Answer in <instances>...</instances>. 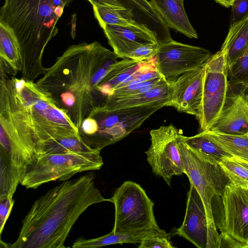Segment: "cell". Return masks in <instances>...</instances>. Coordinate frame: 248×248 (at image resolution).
<instances>
[{
    "label": "cell",
    "mask_w": 248,
    "mask_h": 248,
    "mask_svg": "<svg viewBox=\"0 0 248 248\" xmlns=\"http://www.w3.org/2000/svg\"><path fill=\"white\" fill-rule=\"evenodd\" d=\"M233 157L248 161V136L246 135H229L204 131Z\"/></svg>",
    "instance_id": "cell-25"
},
{
    "label": "cell",
    "mask_w": 248,
    "mask_h": 248,
    "mask_svg": "<svg viewBox=\"0 0 248 248\" xmlns=\"http://www.w3.org/2000/svg\"><path fill=\"white\" fill-rule=\"evenodd\" d=\"M14 204L13 197L8 195H0V233L2 232L5 223Z\"/></svg>",
    "instance_id": "cell-32"
},
{
    "label": "cell",
    "mask_w": 248,
    "mask_h": 248,
    "mask_svg": "<svg viewBox=\"0 0 248 248\" xmlns=\"http://www.w3.org/2000/svg\"><path fill=\"white\" fill-rule=\"evenodd\" d=\"M229 88H248V45L242 55L228 68Z\"/></svg>",
    "instance_id": "cell-27"
},
{
    "label": "cell",
    "mask_w": 248,
    "mask_h": 248,
    "mask_svg": "<svg viewBox=\"0 0 248 248\" xmlns=\"http://www.w3.org/2000/svg\"><path fill=\"white\" fill-rule=\"evenodd\" d=\"M217 2L226 7H229L231 6L233 0H215Z\"/></svg>",
    "instance_id": "cell-33"
},
{
    "label": "cell",
    "mask_w": 248,
    "mask_h": 248,
    "mask_svg": "<svg viewBox=\"0 0 248 248\" xmlns=\"http://www.w3.org/2000/svg\"><path fill=\"white\" fill-rule=\"evenodd\" d=\"M0 157L22 173L61 141L81 138L51 95L33 81L0 76Z\"/></svg>",
    "instance_id": "cell-1"
},
{
    "label": "cell",
    "mask_w": 248,
    "mask_h": 248,
    "mask_svg": "<svg viewBox=\"0 0 248 248\" xmlns=\"http://www.w3.org/2000/svg\"><path fill=\"white\" fill-rule=\"evenodd\" d=\"M228 89L226 54L220 49L205 65L202 99L196 117L201 132L209 129L219 117Z\"/></svg>",
    "instance_id": "cell-9"
},
{
    "label": "cell",
    "mask_w": 248,
    "mask_h": 248,
    "mask_svg": "<svg viewBox=\"0 0 248 248\" xmlns=\"http://www.w3.org/2000/svg\"><path fill=\"white\" fill-rule=\"evenodd\" d=\"M0 75L15 77L22 70L20 46L13 31L0 22Z\"/></svg>",
    "instance_id": "cell-20"
},
{
    "label": "cell",
    "mask_w": 248,
    "mask_h": 248,
    "mask_svg": "<svg viewBox=\"0 0 248 248\" xmlns=\"http://www.w3.org/2000/svg\"><path fill=\"white\" fill-rule=\"evenodd\" d=\"M231 7L230 25L248 16V0H233Z\"/></svg>",
    "instance_id": "cell-31"
},
{
    "label": "cell",
    "mask_w": 248,
    "mask_h": 248,
    "mask_svg": "<svg viewBox=\"0 0 248 248\" xmlns=\"http://www.w3.org/2000/svg\"><path fill=\"white\" fill-rule=\"evenodd\" d=\"M205 65L182 75L171 84V95L166 106L197 117L202 99Z\"/></svg>",
    "instance_id": "cell-16"
},
{
    "label": "cell",
    "mask_w": 248,
    "mask_h": 248,
    "mask_svg": "<svg viewBox=\"0 0 248 248\" xmlns=\"http://www.w3.org/2000/svg\"><path fill=\"white\" fill-rule=\"evenodd\" d=\"M115 206L114 233H132L158 228L154 202L137 183L124 182L108 199Z\"/></svg>",
    "instance_id": "cell-8"
},
{
    "label": "cell",
    "mask_w": 248,
    "mask_h": 248,
    "mask_svg": "<svg viewBox=\"0 0 248 248\" xmlns=\"http://www.w3.org/2000/svg\"><path fill=\"white\" fill-rule=\"evenodd\" d=\"M92 172L63 181L34 202L11 248H65L74 224L91 205L108 201L94 183Z\"/></svg>",
    "instance_id": "cell-3"
},
{
    "label": "cell",
    "mask_w": 248,
    "mask_h": 248,
    "mask_svg": "<svg viewBox=\"0 0 248 248\" xmlns=\"http://www.w3.org/2000/svg\"><path fill=\"white\" fill-rule=\"evenodd\" d=\"M103 164L97 150L45 155L26 168L20 184L26 188H36L51 181L68 180L78 173L99 170Z\"/></svg>",
    "instance_id": "cell-5"
},
{
    "label": "cell",
    "mask_w": 248,
    "mask_h": 248,
    "mask_svg": "<svg viewBox=\"0 0 248 248\" xmlns=\"http://www.w3.org/2000/svg\"><path fill=\"white\" fill-rule=\"evenodd\" d=\"M138 247L139 248H174L170 241L169 234L161 229L146 236L140 243Z\"/></svg>",
    "instance_id": "cell-30"
},
{
    "label": "cell",
    "mask_w": 248,
    "mask_h": 248,
    "mask_svg": "<svg viewBox=\"0 0 248 248\" xmlns=\"http://www.w3.org/2000/svg\"><path fill=\"white\" fill-rule=\"evenodd\" d=\"M219 163L231 183L248 187V169L232 157L224 158Z\"/></svg>",
    "instance_id": "cell-28"
},
{
    "label": "cell",
    "mask_w": 248,
    "mask_h": 248,
    "mask_svg": "<svg viewBox=\"0 0 248 248\" xmlns=\"http://www.w3.org/2000/svg\"><path fill=\"white\" fill-rule=\"evenodd\" d=\"M166 82V80L161 77L148 81L119 87L115 89L109 97H121L143 93Z\"/></svg>",
    "instance_id": "cell-29"
},
{
    "label": "cell",
    "mask_w": 248,
    "mask_h": 248,
    "mask_svg": "<svg viewBox=\"0 0 248 248\" xmlns=\"http://www.w3.org/2000/svg\"><path fill=\"white\" fill-rule=\"evenodd\" d=\"M101 28L118 58L143 61L154 58L157 51L155 37L144 27L106 24Z\"/></svg>",
    "instance_id": "cell-13"
},
{
    "label": "cell",
    "mask_w": 248,
    "mask_h": 248,
    "mask_svg": "<svg viewBox=\"0 0 248 248\" xmlns=\"http://www.w3.org/2000/svg\"><path fill=\"white\" fill-rule=\"evenodd\" d=\"M184 140L190 147L213 157L218 162L224 158L232 157L229 153L209 137L204 131H201L191 137L184 136Z\"/></svg>",
    "instance_id": "cell-26"
},
{
    "label": "cell",
    "mask_w": 248,
    "mask_h": 248,
    "mask_svg": "<svg viewBox=\"0 0 248 248\" xmlns=\"http://www.w3.org/2000/svg\"><path fill=\"white\" fill-rule=\"evenodd\" d=\"M178 146L184 173L202 200L210 229L219 233L215 224L212 202L214 197L222 196L226 186L231 182L217 160L190 147L184 141L182 134Z\"/></svg>",
    "instance_id": "cell-6"
},
{
    "label": "cell",
    "mask_w": 248,
    "mask_h": 248,
    "mask_svg": "<svg viewBox=\"0 0 248 248\" xmlns=\"http://www.w3.org/2000/svg\"><path fill=\"white\" fill-rule=\"evenodd\" d=\"M93 8L94 16L101 27L106 24L140 26L136 21L132 12L128 9L108 5H94Z\"/></svg>",
    "instance_id": "cell-24"
},
{
    "label": "cell",
    "mask_w": 248,
    "mask_h": 248,
    "mask_svg": "<svg viewBox=\"0 0 248 248\" xmlns=\"http://www.w3.org/2000/svg\"><path fill=\"white\" fill-rule=\"evenodd\" d=\"M242 89H228L223 109L210 131L229 135L248 132V95Z\"/></svg>",
    "instance_id": "cell-15"
},
{
    "label": "cell",
    "mask_w": 248,
    "mask_h": 248,
    "mask_svg": "<svg viewBox=\"0 0 248 248\" xmlns=\"http://www.w3.org/2000/svg\"><path fill=\"white\" fill-rule=\"evenodd\" d=\"M140 62L123 59L111 66L98 86L106 99L111 95L116 87L137 70Z\"/></svg>",
    "instance_id": "cell-23"
},
{
    "label": "cell",
    "mask_w": 248,
    "mask_h": 248,
    "mask_svg": "<svg viewBox=\"0 0 248 248\" xmlns=\"http://www.w3.org/2000/svg\"><path fill=\"white\" fill-rule=\"evenodd\" d=\"M183 0H150L166 25L190 38H198L185 12Z\"/></svg>",
    "instance_id": "cell-19"
},
{
    "label": "cell",
    "mask_w": 248,
    "mask_h": 248,
    "mask_svg": "<svg viewBox=\"0 0 248 248\" xmlns=\"http://www.w3.org/2000/svg\"><path fill=\"white\" fill-rule=\"evenodd\" d=\"M213 54L204 48L171 41L159 45L155 56L158 70L169 84L202 67Z\"/></svg>",
    "instance_id": "cell-12"
},
{
    "label": "cell",
    "mask_w": 248,
    "mask_h": 248,
    "mask_svg": "<svg viewBox=\"0 0 248 248\" xmlns=\"http://www.w3.org/2000/svg\"><path fill=\"white\" fill-rule=\"evenodd\" d=\"M222 216L219 230L229 247L248 248V187L230 183L221 197Z\"/></svg>",
    "instance_id": "cell-10"
},
{
    "label": "cell",
    "mask_w": 248,
    "mask_h": 248,
    "mask_svg": "<svg viewBox=\"0 0 248 248\" xmlns=\"http://www.w3.org/2000/svg\"><path fill=\"white\" fill-rule=\"evenodd\" d=\"M160 229L153 228L144 231L132 233H114L112 231L105 235L93 239H86L80 237L76 240L74 248H92L124 243H140L149 234Z\"/></svg>",
    "instance_id": "cell-22"
},
{
    "label": "cell",
    "mask_w": 248,
    "mask_h": 248,
    "mask_svg": "<svg viewBox=\"0 0 248 248\" xmlns=\"http://www.w3.org/2000/svg\"><path fill=\"white\" fill-rule=\"evenodd\" d=\"M73 0H4L0 22L9 26L19 42L23 78L33 81L43 75L46 47L59 32L57 24Z\"/></svg>",
    "instance_id": "cell-4"
},
{
    "label": "cell",
    "mask_w": 248,
    "mask_h": 248,
    "mask_svg": "<svg viewBox=\"0 0 248 248\" xmlns=\"http://www.w3.org/2000/svg\"><path fill=\"white\" fill-rule=\"evenodd\" d=\"M246 135L248 136V132L247 133V134Z\"/></svg>",
    "instance_id": "cell-35"
},
{
    "label": "cell",
    "mask_w": 248,
    "mask_h": 248,
    "mask_svg": "<svg viewBox=\"0 0 248 248\" xmlns=\"http://www.w3.org/2000/svg\"><path fill=\"white\" fill-rule=\"evenodd\" d=\"M118 58L97 41L73 45L45 68L35 83L79 129L83 121L106 101L98 86Z\"/></svg>",
    "instance_id": "cell-2"
},
{
    "label": "cell",
    "mask_w": 248,
    "mask_h": 248,
    "mask_svg": "<svg viewBox=\"0 0 248 248\" xmlns=\"http://www.w3.org/2000/svg\"><path fill=\"white\" fill-rule=\"evenodd\" d=\"M175 233L199 248L222 247L220 234L210 229L202 200L192 184L187 194L183 223Z\"/></svg>",
    "instance_id": "cell-14"
},
{
    "label": "cell",
    "mask_w": 248,
    "mask_h": 248,
    "mask_svg": "<svg viewBox=\"0 0 248 248\" xmlns=\"http://www.w3.org/2000/svg\"><path fill=\"white\" fill-rule=\"evenodd\" d=\"M182 133L172 124L150 132L151 144L145 153L154 173L170 185L171 178L184 173L178 142Z\"/></svg>",
    "instance_id": "cell-11"
},
{
    "label": "cell",
    "mask_w": 248,
    "mask_h": 248,
    "mask_svg": "<svg viewBox=\"0 0 248 248\" xmlns=\"http://www.w3.org/2000/svg\"><path fill=\"white\" fill-rule=\"evenodd\" d=\"M92 6L108 5L128 9L133 13L136 21L152 32L158 44L172 40L169 27L147 0H87Z\"/></svg>",
    "instance_id": "cell-17"
},
{
    "label": "cell",
    "mask_w": 248,
    "mask_h": 248,
    "mask_svg": "<svg viewBox=\"0 0 248 248\" xmlns=\"http://www.w3.org/2000/svg\"><path fill=\"white\" fill-rule=\"evenodd\" d=\"M171 93V84L167 82L143 93L121 97H109L101 107L106 109L114 110L160 104L166 106Z\"/></svg>",
    "instance_id": "cell-18"
},
{
    "label": "cell",
    "mask_w": 248,
    "mask_h": 248,
    "mask_svg": "<svg viewBox=\"0 0 248 248\" xmlns=\"http://www.w3.org/2000/svg\"><path fill=\"white\" fill-rule=\"evenodd\" d=\"M248 45V16L230 25L221 47L225 51L228 68L243 53Z\"/></svg>",
    "instance_id": "cell-21"
},
{
    "label": "cell",
    "mask_w": 248,
    "mask_h": 248,
    "mask_svg": "<svg viewBox=\"0 0 248 248\" xmlns=\"http://www.w3.org/2000/svg\"><path fill=\"white\" fill-rule=\"evenodd\" d=\"M165 106L160 104L114 110L98 107L88 116L95 120L96 132L84 142L91 148L101 152L140 127L151 115Z\"/></svg>",
    "instance_id": "cell-7"
},
{
    "label": "cell",
    "mask_w": 248,
    "mask_h": 248,
    "mask_svg": "<svg viewBox=\"0 0 248 248\" xmlns=\"http://www.w3.org/2000/svg\"><path fill=\"white\" fill-rule=\"evenodd\" d=\"M233 159H235L236 161H238L240 163H241L242 165H243L244 166H245L246 168L248 169V161H246L240 158L233 157Z\"/></svg>",
    "instance_id": "cell-34"
}]
</instances>
